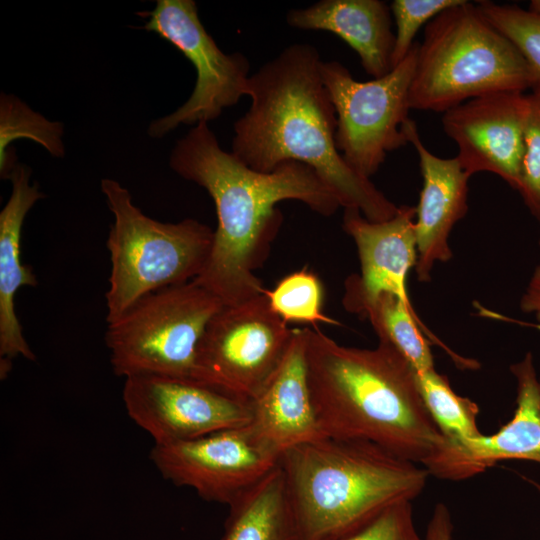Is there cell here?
Returning <instances> with one entry per match:
<instances>
[{
	"label": "cell",
	"mask_w": 540,
	"mask_h": 540,
	"mask_svg": "<svg viewBox=\"0 0 540 540\" xmlns=\"http://www.w3.org/2000/svg\"><path fill=\"white\" fill-rule=\"evenodd\" d=\"M169 166L204 188L215 204L217 228L211 254L195 281L224 305L265 293L255 271L266 261L282 224L279 202L297 200L322 216H331L341 207L310 166L289 161L271 172L256 171L224 151L208 123L193 126L176 142Z\"/></svg>",
	"instance_id": "obj_1"
},
{
	"label": "cell",
	"mask_w": 540,
	"mask_h": 540,
	"mask_svg": "<svg viewBox=\"0 0 540 540\" xmlns=\"http://www.w3.org/2000/svg\"><path fill=\"white\" fill-rule=\"evenodd\" d=\"M317 49L291 44L250 75L249 109L234 123L232 153L250 168L271 172L285 162L310 166L344 208L381 222L399 206L355 172L336 146L337 116L323 82Z\"/></svg>",
	"instance_id": "obj_2"
},
{
	"label": "cell",
	"mask_w": 540,
	"mask_h": 540,
	"mask_svg": "<svg viewBox=\"0 0 540 540\" xmlns=\"http://www.w3.org/2000/svg\"><path fill=\"white\" fill-rule=\"evenodd\" d=\"M305 330L308 383L323 434L369 441L426 468L446 439L408 362L383 342L348 347Z\"/></svg>",
	"instance_id": "obj_3"
},
{
	"label": "cell",
	"mask_w": 540,
	"mask_h": 540,
	"mask_svg": "<svg viewBox=\"0 0 540 540\" xmlns=\"http://www.w3.org/2000/svg\"><path fill=\"white\" fill-rule=\"evenodd\" d=\"M297 540H337L412 501L429 472L365 440L324 436L279 457Z\"/></svg>",
	"instance_id": "obj_4"
},
{
	"label": "cell",
	"mask_w": 540,
	"mask_h": 540,
	"mask_svg": "<svg viewBox=\"0 0 540 540\" xmlns=\"http://www.w3.org/2000/svg\"><path fill=\"white\" fill-rule=\"evenodd\" d=\"M532 88L517 48L464 0L425 27L409 90L410 109L445 112L469 99Z\"/></svg>",
	"instance_id": "obj_5"
},
{
	"label": "cell",
	"mask_w": 540,
	"mask_h": 540,
	"mask_svg": "<svg viewBox=\"0 0 540 540\" xmlns=\"http://www.w3.org/2000/svg\"><path fill=\"white\" fill-rule=\"evenodd\" d=\"M100 188L114 217L106 243L109 323L144 296L198 278L209 260L214 230L192 218L176 223L152 219L116 180L102 179Z\"/></svg>",
	"instance_id": "obj_6"
},
{
	"label": "cell",
	"mask_w": 540,
	"mask_h": 540,
	"mask_svg": "<svg viewBox=\"0 0 540 540\" xmlns=\"http://www.w3.org/2000/svg\"><path fill=\"white\" fill-rule=\"evenodd\" d=\"M224 303L195 280L152 292L107 323L116 376L196 380L199 342Z\"/></svg>",
	"instance_id": "obj_7"
},
{
	"label": "cell",
	"mask_w": 540,
	"mask_h": 540,
	"mask_svg": "<svg viewBox=\"0 0 540 540\" xmlns=\"http://www.w3.org/2000/svg\"><path fill=\"white\" fill-rule=\"evenodd\" d=\"M419 43L388 74L360 82L339 61H322L320 72L337 116L336 146L345 162L370 179L389 152L408 143L409 90Z\"/></svg>",
	"instance_id": "obj_8"
},
{
	"label": "cell",
	"mask_w": 540,
	"mask_h": 540,
	"mask_svg": "<svg viewBox=\"0 0 540 540\" xmlns=\"http://www.w3.org/2000/svg\"><path fill=\"white\" fill-rule=\"evenodd\" d=\"M290 329L264 294L224 305L199 342L196 380L243 400L270 381L291 345Z\"/></svg>",
	"instance_id": "obj_9"
},
{
	"label": "cell",
	"mask_w": 540,
	"mask_h": 540,
	"mask_svg": "<svg viewBox=\"0 0 540 540\" xmlns=\"http://www.w3.org/2000/svg\"><path fill=\"white\" fill-rule=\"evenodd\" d=\"M142 15L143 28L173 44L196 70L190 97L171 114L153 120L147 129L150 137L162 138L180 125L208 123L247 96V57L218 47L201 23L195 1L157 0L154 9Z\"/></svg>",
	"instance_id": "obj_10"
},
{
	"label": "cell",
	"mask_w": 540,
	"mask_h": 540,
	"mask_svg": "<svg viewBox=\"0 0 540 540\" xmlns=\"http://www.w3.org/2000/svg\"><path fill=\"white\" fill-rule=\"evenodd\" d=\"M122 399L129 418L155 445L192 440L251 421L250 401L194 380L129 377L124 379Z\"/></svg>",
	"instance_id": "obj_11"
},
{
	"label": "cell",
	"mask_w": 540,
	"mask_h": 540,
	"mask_svg": "<svg viewBox=\"0 0 540 540\" xmlns=\"http://www.w3.org/2000/svg\"><path fill=\"white\" fill-rule=\"evenodd\" d=\"M149 457L165 480L194 490L203 500L228 506L279 461L248 426L187 441L154 444Z\"/></svg>",
	"instance_id": "obj_12"
},
{
	"label": "cell",
	"mask_w": 540,
	"mask_h": 540,
	"mask_svg": "<svg viewBox=\"0 0 540 540\" xmlns=\"http://www.w3.org/2000/svg\"><path fill=\"white\" fill-rule=\"evenodd\" d=\"M526 100L525 92H494L444 112V132L456 143V157L470 176L493 173L518 191Z\"/></svg>",
	"instance_id": "obj_13"
},
{
	"label": "cell",
	"mask_w": 540,
	"mask_h": 540,
	"mask_svg": "<svg viewBox=\"0 0 540 540\" xmlns=\"http://www.w3.org/2000/svg\"><path fill=\"white\" fill-rule=\"evenodd\" d=\"M516 381L513 417L492 435L463 442L446 440L426 468L444 480H464L484 472L502 460H526L540 464V380L533 355L510 366Z\"/></svg>",
	"instance_id": "obj_14"
},
{
	"label": "cell",
	"mask_w": 540,
	"mask_h": 540,
	"mask_svg": "<svg viewBox=\"0 0 540 540\" xmlns=\"http://www.w3.org/2000/svg\"><path fill=\"white\" fill-rule=\"evenodd\" d=\"M408 143L417 152L422 175V188L415 207L417 244L416 277L420 282L431 280L436 263L451 260L450 233L467 213L468 181L471 177L457 157L441 158L422 142L416 123L410 118L403 124Z\"/></svg>",
	"instance_id": "obj_15"
},
{
	"label": "cell",
	"mask_w": 540,
	"mask_h": 540,
	"mask_svg": "<svg viewBox=\"0 0 540 540\" xmlns=\"http://www.w3.org/2000/svg\"><path fill=\"white\" fill-rule=\"evenodd\" d=\"M415 206L400 205L390 219L373 222L356 208H344L343 230L353 239L361 273L349 276L345 292L365 298L392 293L407 303V279L417 263Z\"/></svg>",
	"instance_id": "obj_16"
},
{
	"label": "cell",
	"mask_w": 540,
	"mask_h": 540,
	"mask_svg": "<svg viewBox=\"0 0 540 540\" xmlns=\"http://www.w3.org/2000/svg\"><path fill=\"white\" fill-rule=\"evenodd\" d=\"M252 434L278 457L324 437L307 376L306 330L294 329L289 350L266 386L250 400Z\"/></svg>",
	"instance_id": "obj_17"
},
{
	"label": "cell",
	"mask_w": 540,
	"mask_h": 540,
	"mask_svg": "<svg viewBox=\"0 0 540 540\" xmlns=\"http://www.w3.org/2000/svg\"><path fill=\"white\" fill-rule=\"evenodd\" d=\"M31 169L17 163L10 176L11 194L0 211V377L5 379L12 361L36 356L24 337L15 311V295L24 287H36L32 269L21 260V233L25 217L37 201L44 198L37 182H30Z\"/></svg>",
	"instance_id": "obj_18"
},
{
	"label": "cell",
	"mask_w": 540,
	"mask_h": 540,
	"mask_svg": "<svg viewBox=\"0 0 540 540\" xmlns=\"http://www.w3.org/2000/svg\"><path fill=\"white\" fill-rule=\"evenodd\" d=\"M289 26L302 30L329 31L358 54L364 70L380 78L392 70L395 34L391 10L380 0H321L286 15Z\"/></svg>",
	"instance_id": "obj_19"
},
{
	"label": "cell",
	"mask_w": 540,
	"mask_h": 540,
	"mask_svg": "<svg viewBox=\"0 0 540 540\" xmlns=\"http://www.w3.org/2000/svg\"><path fill=\"white\" fill-rule=\"evenodd\" d=\"M342 304L348 312L367 319L379 342L392 347L415 372L435 368L431 341L446 350L463 368L473 369L478 366L476 361L463 358L448 349L424 326L413 306L392 293L383 292L372 298L344 293Z\"/></svg>",
	"instance_id": "obj_20"
},
{
	"label": "cell",
	"mask_w": 540,
	"mask_h": 540,
	"mask_svg": "<svg viewBox=\"0 0 540 540\" xmlns=\"http://www.w3.org/2000/svg\"><path fill=\"white\" fill-rule=\"evenodd\" d=\"M221 540H297L279 464L229 505Z\"/></svg>",
	"instance_id": "obj_21"
},
{
	"label": "cell",
	"mask_w": 540,
	"mask_h": 540,
	"mask_svg": "<svg viewBox=\"0 0 540 540\" xmlns=\"http://www.w3.org/2000/svg\"><path fill=\"white\" fill-rule=\"evenodd\" d=\"M64 125L50 121L34 111L13 94H0V177L9 180L17 165L12 142L28 139L45 148L50 155L62 158L65 155L63 142Z\"/></svg>",
	"instance_id": "obj_22"
},
{
	"label": "cell",
	"mask_w": 540,
	"mask_h": 540,
	"mask_svg": "<svg viewBox=\"0 0 540 540\" xmlns=\"http://www.w3.org/2000/svg\"><path fill=\"white\" fill-rule=\"evenodd\" d=\"M415 376L424 405L448 442H463L482 435L477 425L478 405L458 395L445 375L433 368L415 372Z\"/></svg>",
	"instance_id": "obj_23"
},
{
	"label": "cell",
	"mask_w": 540,
	"mask_h": 540,
	"mask_svg": "<svg viewBox=\"0 0 540 540\" xmlns=\"http://www.w3.org/2000/svg\"><path fill=\"white\" fill-rule=\"evenodd\" d=\"M476 5L483 17L517 48L532 77L531 92L540 93V16L517 5L488 0Z\"/></svg>",
	"instance_id": "obj_24"
},
{
	"label": "cell",
	"mask_w": 540,
	"mask_h": 540,
	"mask_svg": "<svg viewBox=\"0 0 540 540\" xmlns=\"http://www.w3.org/2000/svg\"><path fill=\"white\" fill-rule=\"evenodd\" d=\"M265 295L271 309L285 322L335 323L323 314V286L308 269L285 276L274 289L266 290Z\"/></svg>",
	"instance_id": "obj_25"
},
{
	"label": "cell",
	"mask_w": 540,
	"mask_h": 540,
	"mask_svg": "<svg viewBox=\"0 0 540 540\" xmlns=\"http://www.w3.org/2000/svg\"><path fill=\"white\" fill-rule=\"evenodd\" d=\"M526 206L540 222V93L527 94L520 186Z\"/></svg>",
	"instance_id": "obj_26"
},
{
	"label": "cell",
	"mask_w": 540,
	"mask_h": 540,
	"mask_svg": "<svg viewBox=\"0 0 540 540\" xmlns=\"http://www.w3.org/2000/svg\"><path fill=\"white\" fill-rule=\"evenodd\" d=\"M464 0H394L390 5L396 32L392 51V69L409 53L416 42L414 38L425 23L442 11Z\"/></svg>",
	"instance_id": "obj_27"
},
{
	"label": "cell",
	"mask_w": 540,
	"mask_h": 540,
	"mask_svg": "<svg viewBox=\"0 0 540 540\" xmlns=\"http://www.w3.org/2000/svg\"><path fill=\"white\" fill-rule=\"evenodd\" d=\"M337 540H423L413 520L411 501L395 503L357 531Z\"/></svg>",
	"instance_id": "obj_28"
},
{
	"label": "cell",
	"mask_w": 540,
	"mask_h": 540,
	"mask_svg": "<svg viewBox=\"0 0 540 540\" xmlns=\"http://www.w3.org/2000/svg\"><path fill=\"white\" fill-rule=\"evenodd\" d=\"M453 523L448 507L437 503L429 520L424 540H452Z\"/></svg>",
	"instance_id": "obj_29"
},
{
	"label": "cell",
	"mask_w": 540,
	"mask_h": 540,
	"mask_svg": "<svg viewBox=\"0 0 540 540\" xmlns=\"http://www.w3.org/2000/svg\"><path fill=\"white\" fill-rule=\"evenodd\" d=\"M522 312L532 314L540 323V264L534 269L520 298Z\"/></svg>",
	"instance_id": "obj_30"
},
{
	"label": "cell",
	"mask_w": 540,
	"mask_h": 540,
	"mask_svg": "<svg viewBox=\"0 0 540 540\" xmlns=\"http://www.w3.org/2000/svg\"><path fill=\"white\" fill-rule=\"evenodd\" d=\"M527 10L540 16V0H532Z\"/></svg>",
	"instance_id": "obj_31"
},
{
	"label": "cell",
	"mask_w": 540,
	"mask_h": 540,
	"mask_svg": "<svg viewBox=\"0 0 540 540\" xmlns=\"http://www.w3.org/2000/svg\"><path fill=\"white\" fill-rule=\"evenodd\" d=\"M525 479L537 490V492L540 495V483L536 482L535 480L529 479V478H525Z\"/></svg>",
	"instance_id": "obj_32"
},
{
	"label": "cell",
	"mask_w": 540,
	"mask_h": 540,
	"mask_svg": "<svg viewBox=\"0 0 540 540\" xmlns=\"http://www.w3.org/2000/svg\"><path fill=\"white\" fill-rule=\"evenodd\" d=\"M539 244H540V240H539Z\"/></svg>",
	"instance_id": "obj_33"
},
{
	"label": "cell",
	"mask_w": 540,
	"mask_h": 540,
	"mask_svg": "<svg viewBox=\"0 0 540 540\" xmlns=\"http://www.w3.org/2000/svg\"><path fill=\"white\" fill-rule=\"evenodd\" d=\"M539 380H540V377H539Z\"/></svg>",
	"instance_id": "obj_34"
}]
</instances>
